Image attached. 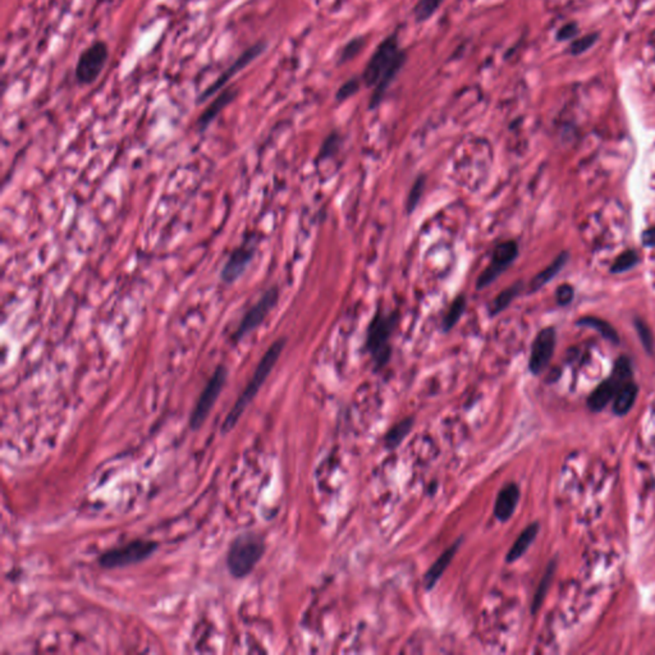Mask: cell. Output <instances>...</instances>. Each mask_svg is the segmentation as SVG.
Returning <instances> with one entry per match:
<instances>
[{
  "label": "cell",
  "mask_w": 655,
  "mask_h": 655,
  "mask_svg": "<svg viewBox=\"0 0 655 655\" xmlns=\"http://www.w3.org/2000/svg\"><path fill=\"white\" fill-rule=\"evenodd\" d=\"M522 287H524L522 282H517L510 286L508 288L503 290L502 292L493 300V302L490 304V306H489V314H490V316H495V315H498V314L504 311V310L510 305V302L521 293Z\"/></svg>",
  "instance_id": "44dd1931"
},
{
  "label": "cell",
  "mask_w": 655,
  "mask_h": 655,
  "mask_svg": "<svg viewBox=\"0 0 655 655\" xmlns=\"http://www.w3.org/2000/svg\"><path fill=\"white\" fill-rule=\"evenodd\" d=\"M158 548L155 541L135 540L118 548L110 549L99 558L100 566L105 568H118L138 564L153 554Z\"/></svg>",
  "instance_id": "52a82bcc"
},
{
  "label": "cell",
  "mask_w": 655,
  "mask_h": 655,
  "mask_svg": "<svg viewBox=\"0 0 655 655\" xmlns=\"http://www.w3.org/2000/svg\"><path fill=\"white\" fill-rule=\"evenodd\" d=\"M265 544L258 533H244L232 543L227 556V567L233 577L242 579L255 568L264 554Z\"/></svg>",
  "instance_id": "7a4b0ae2"
},
{
  "label": "cell",
  "mask_w": 655,
  "mask_h": 655,
  "mask_svg": "<svg viewBox=\"0 0 655 655\" xmlns=\"http://www.w3.org/2000/svg\"><path fill=\"white\" fill-rule=\"evenodd\" d=\"M264 49H265V44L259 43V44H255V45L251 46V47H249L246 52L241 54V55L237 58V61H235L227 71H224L221 76L218 77V78L214 81V84H210V86L206 89L205 91L203 92V94L198 96V103H200V104L204 103L205 100L212 98L214 94H216L219 90H221L232 77L237 75L241 69H244L246 66H249L253 59H256L260 54L264 52Z\"/></svg>",
  "instance_id": "7c38bea8"
},
{
  "label": "cell",
  "mask_w": 655,
  "mask_h": 655,
  "mask_svg": "<svg viewBox=\"0 0 655 655\" xmlns=\"http://www.w3.org/2000/svg\"><path fill=\"white\" fill-rule=\"evenodd\" d=\"M570 260V252L562 251L556 259L553 260L548 267H544L539 274L535 275L531 282H530V292H538L543 287H545L553 278H556L559 274V272L564 269V265Z\"/></svg>",
  "instance_id": "9a60e30c"
},
{
  "label": "cell",
  "mask_w": 655,
  "mask_h": 655,
  "mask_svg": "<svg viewBox=\"0 0 655 655\" xmlns=\"http://www.w3.org/2000/svg\"><path fill=\"white\" fill-rule=\"evenodd\" d=\"M641 242H642V246L644 247H649V249H653L655 247V226L650 227V228L645 229L641 235Z\"/></svg>",
  "instance_id": "e575fe53"
},
{
  "label": "cell",
  "mask_w": 655,
  "mask_h": 655,
  "mask_svg": "<svg viewBox=\"0 0 655 655\" xmlns=\"http://www.w3.org/2000/svg\"><path fill=\"white\" fill-rule=\"evenodd\" d=\"M518 244L513 240L503 241L496 244L494 251L492 253L490 263L484 272L479 275L476 281V288L484 290L494 282L498 277H501L508 267L517 259Z\"/></svg>",
  "instance_id": "9c48e42d"
},
{
  "label": "cell",
  "mask_w": 655,
  "mask_h": 655,
  "mask_svg": "<svg viewBox=\"0 0 655 655\" xmlns=\"http://www.w3.org/2000/svg\"><path fill=\"white\" fill-rule=\"evenodd\" d=\"M556 566V562L552 561V562L548 564V567H547V570H545V573L543 575V579H541L540 584H539V587L536 589V593H535V596H533V605H531V613H533V614H535L538 610H540L541 604H543L545 596H547L550 584H552L553 577H554Z\"/></svg>",
  "instance_id": "603a6c76"
},
{
  "label": "cell",
  "mask_w": 655,
  "mask_h": 655,
  "mask_svg": "<svg viewBox=\"0 0 655 655\" xmlns=\"http://www.w3.org/2000/svg\"><path fill=\"white\" fill-rule=\"evenodd\" d=\"M638 395H639V385L633 381L626 383L625 385L619 389L617 396L614 397L613 412L617 416L627 415L628 412L631 411L633 404L636 402Z\"/></svg>",
  "instance_id": "d6986e66"
},
{
  "label": "cell",
  "mask_w": 655,
  "mask_h": 655,
  "mask_svg": "<svg viewBox=\"0 0 655 655\" xmlns=\"http://www.w3.org/2000/svg\"><path fill=\"white\" fill-rule=\"evenodd\" d=\"M573 297H575V290H573V287H572L571 284L564 283V284H561V286L557 288V305L568 306L571 304Z\"/></svg>",
  "instance_id": "f546056e"
},
{
  "label": "cell",
  "mask_w": 655,
  "mask_h": 655,
  "mask_svg": "<svg viewBox=\"0 0 655 655\" xmlns=\"http://www.w3.org/2000/svg\"><path fill=\"white\" fill-rule=\"evenodd\" d=\"M557 333L553 327L544 328L536 334L531 344L529 370L533 375H540L548 367L556 350Z\"/></svg>",
  "instance_id": "8fae6325"
},
{
  "label": "cell",
  "mask_w": 655,
  "mask_h": 655,
  "mask_svg": "<svg viewBox=\"0 0 655 655\" xmlns=\"http://www.w3.org/2000/svg\"><path fill=\"white\" fill-rule=\"evenodd\" d=\"M109 58V47L105 41L98 40L80 54L76 64V80L80 84H91L99 78Z\"/></svg>",
  "instance_id": "8992f818"
},
{
  "label": "cell",
  "mask_w": 655,
  "mask_h": 655,
  "mask_svg": "<svg viewBox=\"0 0 655 655\" xmlns=\"http://www.w3.org/2000/svg\"><path fill=\"white\" fill-rule=\"evenodd\" d=\"M633 324H635L636 332L639 334L644 350L647 351L649 355H652L653 351H654V337H653V333H652L650 328L647 324V321H642L640 318H636L633 321Z\"/></svg>",
  "instance_id": "484cf974"
},
{
  "label": "cell",
  "mask_w": 655,
  "mask_h": 655,
  "mask_svg": "<svg viewBox=\"0 0 655 655\" xmlns=\"http://www.w3.org/2000/svg\"><path fill=\"white\" fill-rule=\"evenodd\" d=\"M358 87H360V84H358V80L347 81L346 84L341 86V89L337 92V100L343 101V100L348 99L353 94L358 92Z\"/></svg>",
  "instance_id": "1f68e13d"
},
{
  "label": "cell",
  "mask_w": 655,
  "mask_h": 655,
  "mask_svg": "<svg viewBox=\"0 0 655 655\" xmlns=\"http://www.w3.org/2000/svg\"><path fill=\"white\" fill-rule=\"evenodd\" d=\"M459 544H461V540L456 541V543H455L452 547L447 549V550L443 553L442 556L439 557V558L435 561V564L429 568V571L427 572V575H425V577H424V584H425L427 590H432V589L436 585V582L439 581V579L442 577L443 573L448 568L450 561L453 559V557L456 554Z\"/></svg>",
  "instance_id": "e0dca14e"
},
{
  "label": "cell",
  "mask_w": 655,
  "mask_h": 655,
  "mask_svg": "<svg viewBox=\"0 0 655 655\" xmlns=\"http://www.w3.org/2000/svg\"><path fill=\"white\" fill-rule=\"evenodd\" d=\"M278 297H279V293L275 287L267 290L259 301L252 306L247 313L244 314V318L241 319L238 327L235 330L233 338L241 339L246 335L250 334L252 330L260 327L269 313L273 310V307L277 305Z\"/></svg>",
  "instance_id": "30bf717a"
},
{
  "label": "cell",
  "mask_w": 655,
  "mask_h": 655,
  "mask_svg": "<svg viewBox=\"0 0 655 655\" xmlns=\"http://www.w3.org/2000/svg\"><path fill=\"white\" fill-rule=\"evenodd\" d=\"M364 45V41L362 38H355L350 41L346 47L343 49L342 57H341V61H347L352 59L353 57L358 55V52L361 50V47Z\"/></svg>",
  "instance_id": "4dcf8cb0"
},
{
  "label": "cell",
  "mask_w": 655,
  "mask_h": 655,
  "mask_svg": "<svg viewBox=\"0 0 655 655\" xmlns=\"http://www.w3.org/2000/svg\"><path fill=\"white\" fill-rule=\"evenodd\" d=\"M402 59H404V55L398 49L396 36L385 38L366 66L364 71L365 84L376 86L389 69L393 68Z\"/></svg>",
  "instance_id": "5b68a950"
},
{
  "label": "cell",
  "mask_w": 655,
  "mask_h": 655,
  "mask_svg": "<svg viewBox=\"0 0 655 655\" xmlns=\"http://www.w3.org/2000/svg\"><path fill=\"white\" fill-rule=\"evenodd\" d=\"M598 36H599L598 34H589L584 38L572 41L571 45L568 47V52L572 55H580V54L585 53L591 46L594 45L596 40H598Z\"/></svg>",
  "instance_id": "f1b7e54d"
},
{
  "label": "cell",
  "mask_w": 655,
  "mask_h": 655,
  "mask_svg": "<svg viewBox=\"0 0 655 655\" xmlns=\"http://www.w3.org/2000/svg\"><path fill=\"white\" fill-rule=\"evenodd\" d=\"M579 32V27L576 23H567L564 24V27H561L558 34H557V38L561 40V41H566V40H571V38H575Z\"/></svg>",
  "instance_id": "d6a6232c"
},
{
  "label": "cell",
  "mask_w": 655,
  "mask_h": 655,
  "mask_svg": "<svg viewBox=\"0 0 655 655\" xmlns=\"http://www.w3.org/2000/svg\"><path fill=\"white\" fill-rule=\"evenodd\" d=\"M633 362L627 356H619L614 362L610 376L603 381L587 398L590 411L601 412L617 396L626 383L633 381Z\"/></svg>",
  "instance_id": "3957f363"
},
{
  "label": "cell",
  "mask_w": 655,
  "mask_h": 655,
  "mask_svg": "<svg viewBox=\"0 0 655 655\" xmlns=\"http://www.w3.org/2000/svg\"><path fill=\"white\" fill-rule=\"evenodd\" d=\"M338 142H339V138H338L337 135L329 136V138L325 140L323 147H321V155H323V158H328V156H330L332 154L334 153L335 150H337V147H338Z\"/></svg>",
  "instance_id": "836d02e7"
},
{
  "label": "cell",
  "mask_w": 655,
  "mask_h": 655,
  "mask_svg": "<svg viewBox=\"0 0 655 655\" xmlns=\"http://www.w3.org/2000/svg\"><path fill=\"white\" fill-rule=\"evenodd\" d=\"M252 256H253V249L250 247L249 244H244V246L238 247L229 256L226 265L223 267L221 279L227 283L235 282L241 275L244 274L246 267L251 261Z\"/></svg>",
  "instance_id": "4fadbf2b"
},
{
  "label": "cell",
  "mask_w": 655,
  "mask_h": 655,
  "mask_svg": "<svg viewBox=\"0 0 655 655\" xmlns=\"http://www.w3.org/2000/svg\"><path fill=\"white\" fill-rule=\"evenodd\" d=\"M576 325L594 329L599 334L602 335L603 338H605L607 341H610L613 344L619 343V335H618L617 330L612 327L608 321L601 319L598 316H593V315L582 316V318H580L579 321H576Z\"/></svg>",
  "instance_id": "ffe728a7"
},
{
  "label": "cell",
  "mask_w": 655,
  "mask_h": 655,
  "mask_svg": "<svg viewBox=\"0 0 655 655\" xmlns=\"http://www.w3.org/2000/svg\"><path fill=\"white\" fill-rule=\"evenodd\" d=\"M518 501H520V489L515 483H510L506 487H503L495 501V517L498 518L501 522L508 521L515 513Z\"/></svg>",
  "instance_id": "5bb4252c"
},
{
  "label": "cell",
  "mask_w": 655,
  "mask_h": 655,
  "mask_svg": "<svg viewBox=\"0 0 655 655\" xmlns=\"http://www.w3.org/2000/svg\"><path fill=\"white\" fill-rule=\"evenodd\" d=\"M286 346V341L281 338L278 341H275L269 348H267V352L264 353L263 358L260 360L259 364L256 366V370L255 373L252 375L251 379L249 381L247 387L244 388L242 395L240 396V398L237 399L236 404L232 407V410L229 411L227 418L224 420L223 422V427H221V432L223 433H228L230 432L233 427L236 425L238 422L240 418L242 416L246 407L250 404L253 397L258 395L261 385L265 383L267 381L269 374L272 373L273 367H274L278 358H281L282 355L283 348Z\"/></svg>",
  "instance_id": "6da1fadb"
},
{
  "label": "cell",
  "mask_w": 655,
  "mask_h": 655,
  "mask_svg": "<svg viewBox=\"0 0 655 655\" xmlns=\"http://www.w3.org/2000/svg\"><path fill=\"white\" fill-rule=\"evenodd\" d=\"M412 427H413V420L404 419L399 421L395 427L389 430L385 438H384V444L388 450L397 448L401 443L404 442V438L410 434Z\"/></svg>",
  "instance_id": "7402d4cb"
},
{
  "label": "cell",
  "mask_w": 655,
  "mask_h": 655,
  "mask_svg": "<svg viewBox=\"0 0 655 655\" xmlns=\"http://www.w3.org/2000/svg\"><path fill=\"white\" fill-rule=\"evenodd\" d=\"M424 190H425V178L424 177H419L415 183L412 184L411 191L409 193V198H407V201H406V210L407 213L411 214L418 205H419L420 200L422 198V193H424Z\"/></svg>",
  "instance_id": "4316f807"
},
{
  "label": "cell",
  "mask_w": 655,
  "mask_h": 655,
  "mask_svg": "<svg viewBox=\"0 0 655 655\" xmlns=\"http://www.w3.org/2000/svg\"><path fill=\"white\" fill-rule=\"evenodd\" d=\"M226 381H227V369L224 366H218L212 375V378L207 381L203 393L198 397L196 406L191 415L190 424L193 430H198V427H201V425L205 422L206 418L209 416L214 404L216 402L218 397L221 395Z\"/></svg>",
  "instance_id": "ba28073f"
},
{
  "label": "cell",
  "mask_w": 655,
  "mask_h": 655,
  "mask_svg": "<svg viewBox=\"0 0 655 655\" xmlns=\"http://www.w3.org/2000/svg\"><path fill=\"white\" fill-rule=\"evenodd\" d=\"M237 92L233 89H227L221 91L212 104H209L204 113L198 118V126L200 130H205L206 127L213 122L221 110L228 105L232 100L236 98Z\"/></svg>",
  "instance_id": "ac0fdd59"
},
{
  "label": "cell",
  "mask_w": 655,
  "mask_h": 655,
  "mask_svg": "<svg viewBox=\"0 0 655 655\" xmlns=\"http://www.w3.org/2000/svg\"><path fill=\"white\" fill-rule=\"evenodd\" d=\"M396 323V314L378 311L369 325L366 335V350L373 356L376 367H383L390 358L392 348L389 339L395 330Z\"/></svg>",
  "instance_id": "277c9868"
},
{
  "label": "cell",
  "mask_w": 655,
  "mask_h": 655,
  "mask_svg": "<svg viewBox=\"0 0 655 655\" xmlns=\"http://www.w3.org/2000/svg\"><path fill=\"white\" fill-rule=\"evenodd\" d=\"M539 530H540V525L538 522H533V524H530L527 527H525L515 541V544L512 545V548L510 549L508 554L506 557V561L508 564H513V562H516L517 559L524 556L527 552V549L531 547L533 540L536 539Z\"/></svg>",
  "instance_id": "2e32d148"
},
{
  "label": "cell",
  "mask_w": 655,
  "mask_h": 655,
  "mask_svg": "<svg viewBox=\"0 0 655 655\" xmlns=\"http://www.w3.org/2000/svg\"><path fill=\"white\" fill-rule=\"evenodd\" d=\"M444 0H421L419 4L415 8V15L419 22L427 21L438 10V8L442 6Z\"/></svg>",
  "instance_id": "83f0119b"
},
{
  "label": "cell",
  "mask_w": 655,
  "mask_h": 655,
  "mask_svg": "<svg viewBox=\"0 0 655 655\" xmlns=\"http://www.w3.org/2000/svg\"><path fill=\"white\" fill-rule=\"evenodd\" d=\"M640 261V256L636 250H626V251L621 252L618 255L617 258L613 261V264L610 265V272L612 274H621V273H626L628 270H631L633 267H636Z\"/></svg>",
  "instance_id": "cb8c5ba5"
},
{
  "label": "cell",
  "mask_w": 655,
  "mask_h": 655,
  "mask_svg": "<svg viewBox=\"0 0 655 655\" xmlns=\"http://www.w3.org/2000/svg\"><path fill=\"white\" fill-rule=\"evenodd\" d=\"M465 296L461 295L457 298H455V301L452 302V305L450 306L448 311L444 315V319H443V330L444 332H450V329L457 324L458 321L462 318V315L465 313Z\"/></svg>",
  "instance_id": "d4e9b609"
}]
</instances>
